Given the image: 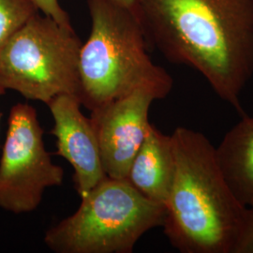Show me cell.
<instances>
[{
	"instance_id": "cell-1",
	"label": "cell",
	"mask_w": 253,
	"mask_h": 253,
	"mask_svg": "<svg viewBox=\"0 0 253 253\" xmlns=\"http://www.w3.org/2000/svg\"><path fill=\"white\" fill-rule=\"evenodd\" d=\"M135 12L148 44L198 72L243 114L253 77V0H136Z\"/></svg>"
},
{
	"instance_id": "cell-2",
	"label": "cell",
	"mask_w": 253,
	"mask_h": 253,
	"mask_svg": "<svg viewBox=\"0 0 253 253\" xmlns=\"http://www.w3.org/2000/svg\"><path fill=\"white\" fill-rule=\"evenodd\" d=\"M174 173L163 231L182 253H233L247 208L236 199L204 133L177 126Z\"/></svg>"
},
{
	"instance_id": "cell-3",
	"label": "cell",
	"mask_w": 253,
	"mask_h": 253,
	"mask_svg": "<svg viewBox=\"0 0 253 253\" xmlns=\"http://www.w3.org/2000/svg\"><path fill=\"white\" fill-rule=\"evenodd\" d=\"M86 3L91 32L80 53L82 105L92 111L140 88L165 99L172 91V78L149 56L135 11L118 0Z\"/></svg>"
},
{
	"instance_id": "cell-4",
	"label": "cell",
	"mask_w": 253,
	"mask_h": 253,
	"mask_svg": "<svg viewBox=\"0 0 253 253\" xmlns=\"http://www.w3.org/2000/svg\"><path fill=\"white\" fill-rule=\"evenodd\" d=\"M165 214L126 179L107 176L73 215L47 230L44 243L55 253H131L143 235L163 227Z\"/></svg>"
},
{
	"instance_id": "cell-5",
	"label": "cell",
	"mask_w": 253,
	"mask_h": 253,
	"mask_svg": "<svg viewBox=\"0 0 253 253\" xmlns=\"http://www.w3.org/2000/svg\"><path fill=\"white\" fill-rule=\"evenodd\" d=\"M82 45L73 26L38 12L0 50V86L45 104L59 95L79 98Z\"/></svg>"
},
{
	"instance_id": "cell-6",
	"label": "cell",
	"mask_w": 253,
	"mask_h": 253,
	"mask_svg": "<svg viewBox=\"0 0 253 253\" xmlns=\"http://www.w3.org/2000/svg\"><path fill=\"white\" fill-rule=\"evenodd\" d=\"M64 176L46 150L36 109L13 105L0 159V208L14 214L32 212L48 188L63 184Z\"/></svg>"
},
{
	"instance_id": "cell-7",
	"label": "cell",
	"mask_w": 253,
	"mask_h": 253,
	"mask_svg": "<svg viewBox=\"0 0 253 253\" xmlns=\"http://www.w3.org/2000/svg\"><path fill=\"white\" fill-rule=\"evenodd\" d=\"M159 96L140 88L90 111L106 175L126 179L129 166L151 126L149 110Z\"/></svg>"
},
{
	"instance_id": "cell-8",
	"label": "cell",
	"mask_w": 253,
	"mask_h": 253,
	"mask_svg": "<svg viewBox=\"0 0 253 253\" xmlns=\"http://www.w3.org/2000/svg\"><path fill=\"white\" fill-rule=\"evenodd\" d=\"M46 105L54 119L51 134L55 138V154L73 166L75 188L82 197L107 177L95 128L75 95H59Z\"/></svg>"
},
{
	"instance_id": "cell-9",
	"label": "cell",
	"mask_w": 253,
	"mask_h": 253,
	"mask_svg": "<svg viewBox=\"0 0 253 253\" xmlns=\"http://www.w3.org/2000/svg\"><path fill=\"white\" fill-rule=\"evenodd\" d=\"M173 173L172 137L151 124L129 166L126 179L146 198L165 207Z\"/></svg>"
},
{
	"instance_id": "cell-10",
	"label": "cell",
	"mask_w": 253,
	"mask_h": 253,
	"mask_svg": "<svg viewBox=\"0 0 253 253\" xmlns=\"http://www.w3.org/2000/svg\"><path fill=\"white\" fill-rule=\"evenodd\" d=\"M216 153L236 199L253 208V116L242 114L216 146Z\"/></svg>"
},
{
	"instance_id": "cell-11",
	"label": "cell",
	"mask_w": 253,
	"mask_h": 253,
	"mask_svg": "<svg viewBox=\"0 0 253 253\" xmlns=\"http://www.w3.org/2000/svg\"><path fill=\"white\" fill-rule=\"evenodd\" d=\"M39 11L32 0H0V50Z\"/></svg>"
},
{
	"instance_id": "cell-12",
	"label": "cell",
	"mask_w": 253,
	"mask_h": 253,
	"mask_svg": "<svg viewBox=\"0 0 253 253\" xmlns=\"http://www.w3.org/2000/svg\"><path fill=\"white\" fill-rule=\"evenodd\" d=\"M233 253H253V208H247Z\"/></svg>"
},
{
	"instance_id": "cell-13",
	"label": "cell",
	"mask_w": 253,
	"mask_h": 253,
	"mask_svg": "<svg viewBox=\"0 0 253 253\" xmlns=\"http://www.w3.org/2000/svg\"><path fill=\"white\" fill-rule=\"evenodd\" d=\"M42 13L50 16L64 26H72L71 19L58 0H32Z\"/></svg>"
},
{
	"instance_id": "cell-14",
	"label": "cell",
	"mask_w": 253,
	"mask_h": 253,
	"mask_svg": "<svg viewBox=\"0 0 253 253\" xmlns=\"http://www.w3.org/2000/svg\"><path fill=\"white\" fill-rule=\"evenodd\" d=\"M118 1L122 3V4H124V5H126V7L130 8V9H133L135 11L136 0H118Z\"/></svg>"
},
{
	"instance_id": "cell-15",
	"label": "cell",
	"mask_w": 253,
	"mask_h": 253,
	"mask_svg": "<svg viewBox=\"0 0 253 253\" xmlns=\"http://www.w3.org/2000/svg\"><path fill=\"white\" fill-rule=\"evenodd\" d=\"M5 92H6V90H5L2 86H0V97H1L2 95H4V94H5ZM0 117H1V114H0Z\"/></svg>"
}]
</instances>
